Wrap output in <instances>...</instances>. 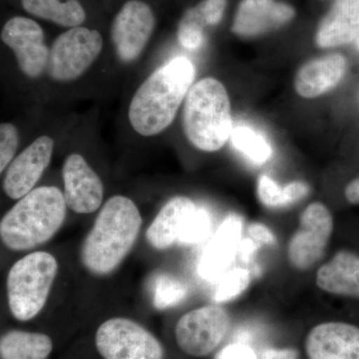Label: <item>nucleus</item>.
Here are the masks:
<instances>
[{
	"label": "nucleus",
	"instance_id": "f257e3e1",
	"mask_svg": "<svg viewBox=\"0 0 359 359\" xmlns=\"http://www.w3.org/2000/svg\"><path fill=\"white\" fill-rule=\"evenodd\" d=\"M193 63L186 57L172 59L150 75L130 103L129 120L137 133L151 137L167 129L195 79Z\"/></svg>",
	"mask_w": 359,
	"mask_h": 359
},
{
	"label": "nucleus",
	"instance_id": "f03ea898",
	"mask_svg": "<svg viewBox=\"0 0 359 359\" xmlns=\"http://www.w3.org/2000/svg\"><path fill=\"white\" fill-rule=\"evenodd\" d=\"M141 224L133 201L123 196L110 198L84 240L81 259L85 268L94 275L112 273L133 247Z\"/></svg>",
	"mask_w": 359,
	"mask_h": 359
},
{
	"label": "nucleus",
	"instance_id": "7ed1b4c3",
	"mask_svg": "<svg viewBox=\"0 0 359 359\" xmlns=\"http://www.w3.org/2000/svg\"><path fill=\"white\" fill-rule=\"evenodd\" d=\"M66 209L65 195L56 187L34 189L2 218V243L13 250H32L44 244L62 226Z\"/></svg>",
	"mask_w": 359,
	"mask_h": 359
},
{
	"label": "nucleus",
	"instance_id": "20e7f679",
	"mask_svg": "<svg viewBox=\"0 0 359 359\" xmlns=\"http://www.w3.org/2000/svg\"><path fill=\"white\" fill-rule=\"evenodd\" d=\"M187 138L205 152L219 150L233 131L231 104L224 85L215 78L200 80L189 90L183 112Z\"/></svg>",
	"mask_w": 359,
	"mask_h": 359
},
{
	"label": "nucleus",
	"instance_id": "39448f33",
	"mask_svg": "<svg viewBox=\"0 0 359 359\" xmlns=\"http://www.w3.org/2000/svg\"><path fill=\"white\" fill-rule=\"evenodd\" d=\"M58 264L46 252L28 255L13 264L6 280L9 309L16 320H32L40 313L50 292Z\"/></svg>",
	"mask_w": 359,
	"mask_h": 359
},
{
	"label": "nucleus",
	"instance_id": "423d86ee",
	"mask_svg": "<svg viewBox=\"0 0 359 359\" xmlns=\"http://www.w3.org/2000/svg\"><path fill=\"white\" fill-rule=\"evenodd\" d=\"M102 48V35L96 29L82 25L68 28L52 45L47 73L54 81H73L93 65Z\"/></svg>",
	"mask_w": 359,
	"mask_h": 359
},
{
	"label": "nucleus",
	"instance_id": "0eeeda50",
	"mask_svg": "<svg viewBox=\"0 0 359 359\" xmlns=\"http://www.w3.org/2000/svg\"><path fill=\"white\" fill-rule=\"evenodd\" d=\"M95 344L104 359H163L164 356L154 335L128 318H111L102 323L97 330Z\"/></svg>",
	"mask_w": 359,
	"mask_h": 359
},
{
	"label": "nucleus",
	"instance_id": "6e6552de",
	"mask_svg": "<svg viewBox=\"0 0 359 359\" xmlns=\"http://www.w3.org/2000/svg\"><path fill=\"white\" fill-rule=\"evenodd\" d=\"M230 316L219 306H203L184 314L175 328L177 344L189 355H209L223 341Z\"/></svg>",
	"mask_w": 359,
	"mask_h": 359
},
{
	"label": "nucleus",
	"instance_id": "1a4fd4ad",
	"mask_svg": "<svg viewBox=\"0 0 359 359\" xmlns=\"http://www.w3.org/2000/svg\"><path fill=\"white\" fill-rule=\"evenodd\" d=\"M334 230V219L327 207L313 203L304 210L299 228L290 238L287 256L290 264L306 271L323 257Z\"/></svg>",
	"mask_w": 359,
	"mask_h": 359
},
{
	"label": "nucleus",
	"instance_id": "9d476101",
	"mask_svg": "<svg viewBox=\"0 0 359 359\" xmlns=\"http://www.w3.org/2000/svg\"><path fill=\"white\" fill-rule=\"evenodd\" d=\"M156 26L154 11L142 0H128L116 14L111 39L118 57L131 62L140 56Z\"/></svg>",
	"mask_w": 359,
	"mask_h": 359
},
{
	"label": "nucleus",
	"instance_id": "9b49d317",
	"mask_svg": "<svg viewBox=\"0 0 359 359\" xmlns=\"http://www.w3.org/2000/svg\"><path fill=\"white\" fill-rule=\"evenodd\" d=\"M1 40L15 54L20 69L26 76L36 78L47 69L50 50L36 21L14 16L2 28Z\"/></svg>",
	"mask_w": 359,
	"mask_h": 359
},
{
	"label": "nucleus",
	"instance_id": "f8f14e48",
	"mask_svg": "<svg viewBox=\"0 0 359 359\" xmlns=\"http://www.w3.org/2000/svg\"><path fill=\"white\" fill-rule=\"evenodd\" d=\"M54 141L41 136L33 141L9 165L4 190L11 199L18 200L32 192L50 163Z\"/></svg>",
	"mask_w": 359,
	"mask_h": 359
},
{
	"label": "nucleus",
	"instance_id": "ddd939ff",
	"mask_svg": "<svg viewBox=\"0 0 359 359\" xmlns=\"http://www.w3.org/2000/svg\"><path fill=\"white\" fill-rule=\"evenodd\" d=\"M66 205L78 214H91L100 208L104 196L103 183L86 160L71 154L62 169Z\"/></svg>",
	"mask_w": 359,
	"mask_h": 359
},
{
	"label": "nucleus",
	"instance_id": "4468645a",
	"mask_svg": "<svg viewBox=\"0 0 359 359\" xmlns=\"http://www.w3.org/2000/svg\"><path fill=\"white\" fill-rule=\"evenodd\" d=\"M306 351L311 359H359V327L325 323L309 332Z\"/></svg>",
	"mask_w": 359,
	"mask_h": 359
},
{
	"label": "nucleus",
	"instance_id": "2eb2a0df",
	"mask_svg": "<svg viewBox=\"0 0 359 359\" xmlns=\"http://www.w3.org/2000/svg\"><path fill=\"white\" fill-rule=\"evenodd\" d=\"M294 16V8L283 2L243 0L238 6L231 30L240 36H257L285 25Z\"/></svg>",
	"mask_w": 359,
	"mask_h": 359
},
{
	"label": "nucleus",
	"instance_id": "dca6fc26",
	"mask_svg": "<svg viewBox=\"0 0 359 359\" xmlns=\"http://www.w3.org/2000/svg\"><path fill=\"white\" fill-rule=\"evenodd\" d=\"M346 69V58L340 54L314 59L297 72L294 88L304 98H316L334 88L344 78Z\"/></svg>",
	"mask_w": 359,
	"mask_h": 359
},
{
	"label": "nucleus",
	"instance_id": "f3484780",
	"mask_svg": "<svg viewBox=\"0 0 359 359\" xmlns=\"http://www.w3.org/2000/svg\"><path fill=\"white\" fill-rule=\"evenodd\" d=\"M359 35V0H334L316 32L323 48L353 43Z\"/></svg>",
	"mask_w": 359,
	"mask_h": 359
},
{
	"label": "nucleus",
	"instance_id": "a211bd4d",
	"mask_svg": "<svg viewBox=\"0 0 359 359\" xmlns=\"http://www.w3.org/2000/svg\"><path fill=\"white\" fill-rule=\"evenodd\" d=\"M242 230L243 221L238 215H229L224 219L201 259V275L209 280L216 278L230 264L240 245Z\"/></svg>",
	"mask_w": 359,
	"mask_h": 359
},
{
	"label": "nucleus",
	"instance_id": "6ab92c4d",
	"mask_svg": "<svg viewBox=\"0 0 359 359\" xmlns=\"http://www.w3.org/2000/svg\"><path fill=\"white\" fill-rule=\"evenodd\" d=\"M197 209L193 201L186 197H175L161 209L149 226L146 238L149 244L157 250L169 249L178 242L187 219Z\"/></svg>",
	"mask_w": 359,
	"mask_h": 359
},
{
	"label": "nucleus",
	"instance_id": "aec40b11",
	"mask_svg": "<svg viewBox=\"0 0 359 359\" xmlns=\"http://www.w3.org/2000/svg\"><path fill=\"white\" fill-rule=\"evenodd\" d=\"M316 285L330 294L359 299V257L346 250L337 252L318 269Z\"/></svg>",
	"mask_w": 359,
	"mask_h": 359
},
{
	"label": "nucleus",
	"instance_id": "412c9836",
	"mask_svg": "<svg viewBox=\"0 0 359 359\" xmlns=\"http://www.w3.org/2000/svg\"><path fill=\"white\" fill-rule=\"evenodd\" d=\"M21 6L34 18L62 27L81 26L86 20V13L79 0H21Z\"/></svg>",
	"mask_w": 359,
	"mask_h": 359
},
{
	"label": "nucleus",
	"instance_id": "4be33fe9",
	"mask_svg": "<svg viewBox=\"0 0 359 359\" xmlns=\"http://www.w3.org/2000/svg\"><path fill=\"white\" fill-rule=\"evenodd\" d=\"M52 348L50 337L39 332L13 330L0 340L2 359H47Z\"/></svg>",
	"mask_w": 359,
	"mask_h": 359
},
{
	"label": "nucleus",
	"instance_id": "5701e85b",
	"mask_svg": "<svg viewBox=\"0 0 359 359\" xmlns=\"http://www.w3.org/2000/svg\"><path fill=\"white\" fill-rule=\"evenodd\" d=\"M231 140L233 147L257 164H264L271 158V148L268 141L249 127H235Z\"/></svg>",
	"mask_w": 359,
	"mask_h": 359
},
{
	"label": "nucleus",
	"instance_id": "b1692460",
	"mask_svg": "<svg viewBox=\"0 0 359 359\" xmlns=\"http://www.w3.org/2000/svg\"><path fill=\"white\" fill-rule=\"evenodd\" d=\"M188 294V287L183 282L169 275L157 276L154 285V306L163 311L177 306Z\"/></svg>",
	"mask_w": 359,
	"mask_h": 359
},
{
	"label": "nucleus",
	"instance_id": "393cba45",
	"mask_svg": "<svg viewBox=\"0 0 359 359\" xmlns=\"http://www.w3.org/2000/svg\"><path fill=\"white\" fill-rule=\"evenodd\" d=\"M250 283V273L248 269H235L229 271L222 278L214 299L217 302H224L236 299L248 289Z\"/></svg>",
	"mask_w": 359,
	"mask_h": 359
},
{
	"label": "nucleus",
	"instance_id": "a878e982",
	"mask_svg": "<svg viewBox=\"0 0 359 359\" xmlns=\"http://www.w3.org/2000/svg\"><path fill=\"white\" fill-rule=\"evenodd\" d=\"M212 229V219L207 210L198 208L187 219L183 230L180 233L178 243L195 244L202 242L209 236Z\"/></svg>",
	"mask_w": 359,
	"mask_h": 359
},
{
	"label": "nucleus",
	"instance_id": "bb28decb",
	"mask_svg": "<svg viewBox=\"0 0 359 359\" xmlns=\"http://www.w3.org/2000/svg\"><path fill=\"white\" fill-rule=\"evenodd\" d=\"M18 131L14 125L11 123H2L0 125V172H4V169L13 161L14 155L18 151Z\"/></svg>",
	"mask_w": 359,
	"mask_h": 359
},
{
	"label": "nucleus",
	"instance_id": "cd10ccee",
	"mask_svg": "<svg viewBox=\"0 0 359 359\" xmlns=\"http://www.w3.org/2000/svg\"><path fill=\"white\" fill-rule=\"evenodd\" d=\"M257 194H259L262 203L269 208H280L287 205L283 188H280L273 179L266 175L259 179Z\"/></svg>",
	"mask_w": 359,
	"mask_h": 359
},
{
	"label": "nucleus",
	"instance_id": "c85d7f7f",
	"mask_svg": "<svg viewBox=\"0 0 359 359\" xmlns=\"http://www.w3.org/2000/svg\"><path fill=\"white\" fill-rule=\"evenodd\" d=\"M178 39L180 44L189 50H197L205 43V30L182 18L178 28Z\"/></svg>",
	"mask_w": 359,
	"mask_h": 359
},
{
	"label": "nucleus",
	"instance_id": "c756f323",
	"mask_svg": "<svg viewBox=\"0 0 359 359\" xmlns=\"http://www.w3.org/2000/svg\"><path fill=\"white\" fill-rule=\"evenodd\" d=\"M226 6V0H203L198 4L209 26L217 25L221 22Z\"/></svg>",
	"mask_w": 359,
	"mask_h": 359
},
{
	"label": "nucleus",
	"instance_id": "7c9ffc66",
	"mask_svg": "<svg viewBox=\"0 0 359 359\" xmlns=\"http://www.w3.org/2000/svg\"><path fill=\"white\" fill-rule=\"evenodd\" d=\"M214 359H257V354L248 344L235 342L222 348Z\"/></svg>",
	"mask_w": 359,
	"mask_h": 359
},
{
	"label": "nucleus",
	"instance_id": "2f4dec72",
	"mask_svg": "<svg viewBox=\"0 0 359 359\" xmlns=\"http://www.w3.org/2000/svg\"><path fill=\"white\" fill-rule=\"evenodd\" d=\"M287 205L302 200L309 194V187L302 182H292L283 188Z\"/></svg>",
	"mask_w": 359,
	"mask_h": 359
},
{
	"label": "nucleus",
	"instance_id": "473e14b6",
	"mask_svg": "<svg viewBox=\"0 0 359 359\" xmlns=\"http://www.w3.org/2000/svg\"><path fill=\"white\" fill-rule=\"evenodd\" d=\"M250 237L262 244L275 245L276 238L269 228L263 224H252L249 226Z\"/></svg>",
	"mask_w": 359,
	"mask_h": 359
},
{
	"label": "nucleus",
	"instance_id": "72a5a7b5",
	"mask_svg": "<svg viewBox=\"0 0 359 359\" xmlns=\"http://www.w3.org/2000/svg\"><path fill=\"white\" fill-rule=\"evenodd\" d=\"M299 353L292 348H268L257 354V359H297Z\"/></svg>",
	"mask_w": 359,
	"mask_h": 359
},
{
	"label": "nucleus",
	"instance_id": "f704fd0d",
	"mask_svg": "<svg viewBox=\"0 0 359 359\" xmlns=\"http://www.w3.org/2000/svg\"><path fill=\"white\" fill-rule=\"evenodd\" d=\"M346 197L351 204H359V178L353 180L346 188Z\"/></svg>",
	"mask_w": 359,
	"mask_h": 359
},
{
	"label": "nucleus",
	"instance_id": "c9c22d12",
	"mask_svg": "<svg viewBox=\"0 0 359 359\" xmlns=\"http://www.w3.org/2000/svg\"><path fill=\"white\" fill-rule=\"evenodd\" d=\"M353 43H354V45H355L356 48H358L359 50V35L358 37H356V39L354 40Z\"/></svg>",
	"mask_w": 359,
	"mask_h": 359
}]
</instances>
